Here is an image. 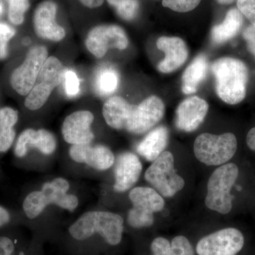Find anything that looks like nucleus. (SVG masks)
<instances>
[{
	"label": "nucleus",
	"mask_w": 255,
	"mask_h": 255,
	"mask_svg": "<svg viewBox=\"0 0 255 255\" xmlns=\"http://www.w3.org/2000/svg\"><path fill=\"white\" fill-rule=\"evenodd\" d=\"M84 6L88 8H97L103 4L105 0H79Z\"/></svg>",
	"instance_id": "nucleus-39"
},
{
	"label": "nucleus",
	"mask_w": 255,
	"mask_h": 255,
	"mask_svg": "<svg viewBox=\"0 0 255 255\" xmlns=\"http://www.w3.org/2000/svg\"><path fill=\"white\" fill-rule=\"evenodd\" d=\"M120 1L121 0H107L109 4H110L111 6H114V7H115Z\"/></svg>",
	"instance_id": "nucleus-41"
},
{
	"label": "nucleus",
	"mask_w": 255,
	"mask_h": 255,
	"mask_svg": "<svg viewBox=\"0 0 255 255\" xmlns=\"http://www.w3.org/2000/svg\"><path fill=\"white\" fill-rule=\"evenodd\" d=\"M63 80L67 96L70 98L76 97L80 92V80L78 74L72 69L64 70Z\"/></svg>",
	"instance_id": "nucleus-26"
},
{
	"label": "nucleus",
	"mask_w": 255,
	"mask_h": 255,
	"mask_svg": "<svg viewBox=\"0 0 255 255\" xmlns=\"http://www.w3.org/2000/svg\"><path fill=\"white\" fill-rule=\"evenodd\" d=\"M7 43H0V59H4L7 56Z\"/></svg>",
	"instance_id": "nucleus-40"
},
{
	"label": "nucleus",
	"mask_w": 255,
	"mask_h": 255,
	"mask_svg": "<svg viewBox=\"0 0 255 255\" xmlns=\"http://www.w3.org/2000/svg\"><path fill=\"white\" fill-rule=\"evenodd\" d=\"M57 140L55 135L46 129L27 128L21 132L14 147L17 157H23L31 148H36L42 154L50 155L56 150Z\"/></svg>",
	"instance_id": "nucleus-16"
},
{
	"label": "nucleus",
	"mask_w": 255,
	"mask_h": 255,
	"mask_svg": "<svg viewBox=\"0 0 255 255\" xmlns=\"http://www.w3.org/2000/svg\"><path fill=\"white\" fill-rule=\"evenodd\" d=\"M123 233V218L107 211L85 213L69 228V233L76 241H85L98 234L112 246L120 244Z\"/></svg>",
	"instance_id": "nucleus-2"
},
{
	"label": "nucleus",
	"mask_w": 255,
	"mask_h": 255,
	"mask_svg": "<svg viewBox=\"0 0 255 255\" xmlns=\"http://www.w3.org/2000/svg\"><path fill=\"white\" fill-rule=\"evenodd\" d=\"M8 1H9V0H8Z\"/></svg>",
	"instance_id": "nucleus-44"
},
{
	"label": "nucleus",
	"mask_w": 255,
	"mask_h": 255,
	"mask_svg": "<svg viewBox=\"0 0 255 255\" xmlns=\"http://www.w3.org/2000/svg\"><path fill=\"white\" fill-rule=\"evenodd\" d=\"M16 31L6 24L0 23V43H8L14 36Z\"/></svg>",
	"instance_id": "nucleus-36"
},
{
	"label": "nucleus",
	"mask_w": 255,
	"mask_h": 255,
	"mask_svg": "<svg viewBox=\"0 0 255 255\" xmlns=\"http://www.w3.org/2000/svg\"><path fill=\"white\" fill-rule=\"evenodd\" d=\"M18 119L17 111L10 107L0 109V130L12 128L17 123Z\"/></svg>",
	"instance_id": "nucleus-30"
},
{
	"label": "nucleus",
	"mask_w": 255,
	"mask_h": 255,
	"mask_svg": "<svg viewBox=\"0 0 255 255\" xmlns=\"http://www.w3.org/2000/svg\"><path fill=\"white\" fill-rule=\"evenodd\" d=\"M29 7L28 0H9V19L13 24L20 25L23 22L24 14Z\"/></svg>",
	"instance_id": "nucleus-25"
},
{
	"label": "nucleus",
	"mask_w": 255,
	"mask_h": 255,
	"mask_svg": "<svg viewBox=\"0 0 255 255\" xmlns=\"http://www.w3.org/2000/svg\"><path fill=\"white\" fill-rule=\"evenodd\" d=\"M63 72L61 61L56 57H48L42 67L34 86L25 99V107L31 111L41 109L53 90L61 84Z\"/></svg>",
	"instance_id": "nucleus-8"
},
{
	"label": "nucleus",
	"mask_w": 255,
	"mask_h": 255,
	"mask_svg": "<svg viewBox=\"0 0 255 255\" xmlns=\"http://www.w3.org/2000/svg\"><path fill=\"white\" fill-rule=\"evenodd\" d=\"M145 179L164 197H172L185 185L184 179L176 173L174 156L164 151L146 170Z\"/></svg>",
	"instance_id": "nucleus-7"
},
{
	"label": "nucleus",
	"mask_w": 255,
	"mask_h": 255,
	"mask_svg": "<svg viewBox=\"0 0 255 255\" xmlns=\"http://www.w3.org/2000/svg\"><path fill=\"white\" fill-rule=\"evenodd\" d=\"M217 1L221 4H230L233 3L235 0H217Z\"/></svg>",
	"instance_id": "nucleus-42"
},
{
	"label": "nucleus",
	"mask_w": 255,
	"mask_h": 255,
	"mask_svg": "<svg viewBox=\"0 0 255 255\" xmlns=\"http://www.w3.org/2000/svg\"><path fill=\"white\" fill-rule=\"evenodd\" d=\"M69 154L75 162L86 164L97 170H107L115 162L112 151L103 145L89 143L72 145Z\"/></svg>",
	"instance_id": "nucleus-14"
},
{
	"label": "nucleus",
	"mask_w": 255,
	"mask_h": 255,
	"mask_svg": "<svg viewBox=\"0 0 255 255\" xmlns=\"http://www.w3.org/2000/svg\"><path fill=\"white\" fill-rule=\"evenodd\" d=\"M169 133L167 128L157 127L151 130L146 136L137 144L136 150L147 161H154L162 152L168 142Z\"/></svg>",
	"instance_id": "nucleus-19"
},
{
	"label": "nucleus",
	"mask_w": 255,
	"mask_h": 255,
	"mask_svg": "<svg viewBox=\"0 0 255 255\" xmlns=\"http://www.w3.org/2000/svg\"><path fill=\"white\" fill-rule=\"evenodd\" d=\"M209 105L201 97H190L182 101L176 111V127L184 132L196 130L204 122Z\"/></svg>",
	"instance_id": "nucleus-15"
},
{
	"label": "nucleus",
	"mask_w": 255,
	"mask_h": 255,
	"mask_svg": "<svg viewBox=\"0 0 255 255\" xmlns=\"http://www.w3.org/2000/svg\"><path fill=\"white\" fill-rule=\"evenodd\" d=\"M245 238L234 228H227L201 238L196 245L198 255H236L243 249Z\"/></svg>",
	"instance_id": "nucleus-11"
},
{
	"label": "nucleus",
	"mask_w": 255,
	"mask_h": 255,
	"mask_svg": "<svg viewBox=\"0 0 255 255\" xmlns=\"http://www.w3.org/2000/svg\"><path fill=\"white\" fill-rule=\"evenodd\" d=\"M120 76L117 69L110 65L101 67L96 74L95 87L101 97L113 95L118 90Z\"/></svg>",
	"instance_id": "nucleus-23"
},
{
	"label": "nucleus",
	"mask_w": 255,
	"mask_h": 255,
	"mask_svg": "<svg viewBox=\"0 0 255 255\" xmlns=\"http://www.w3.org/2000/svg\"><path fill=\"white\" fill-rule=\"evenodd\" d=\"M243 14L238 9H230L222 23L211 30V40L216 45L223 44L234 38L243 26Z\"/></svg>",
	"instance_id": "nucleus-20"
},
{
	"label": "nucleus",
	"mask_w": 255,
	"mask_h": 255,
	"mask_svg": "<svg viewBox=\"0 0 255 255\" xmlns=\"http://www.w3.org/2000/svg\"><path fill=\"white\" fill-rule=\"evenodd\" d=\"M173 255H194V248L188 238L183 236L174 237L171 242Z\"/></svg>",
	"instance_id": "nucleus-29"
},
{
	"label": "nucleus",
	"mask_w": 255,
	"mask_h": 255,
	"mask_svg": "<svg viewBox=\"0 0 255 255\" xmlns=\"http://www.w3.org/2000/svg\"><path fill=\"white\" fill-rule=\"evenodd\" d=\"M10 219L11 217L7 210L0 206V228L7 225L9 223Z\"/></svg>",
	"instance_id": "nucleus-37"
},
{
	"label": "nucleus",
	"mask_w": 255,
	"mask_h": 255,
	"mask_svg": "<svg viewBox=\"0 0 255 255\" xmlns=\"http://www.w3.org/2000/svg\"><path fill=\"white\" fill-rule=\"evenodd\" d=\"M16 137V131L12 128L0 130V152H6L12 145Z\"/></svg>",
	"instance_id": "nucleus-33"
},
{
	"label": "nucleus",
	"mask_w": 255,
	"mask_h": 255,
	"mask_svg": "<svg viewBox=\"0 0 255 255\" xmlns=\"http://www.w3.org/2000/svg\"><path fill=\"white\" fill-rule=\"evenodd\" d=\"M208 70V60L204 55L194 58L182 75V92L191 95L197 91L198 87L206 78Z\"/></svg>",
	"instance_id": "nucleus-21"
},
{
	"label": "nucleus",
	"mask_w": 255,
	"mask_h": 255,
	"mask_svg": "<svg viewBox=\"0 0 255 255\" xmlns=\"http://www.w3.org/2000/svg\"><path fill=\"white\" fill-rule=\"evenodd\" d=\"M201 0H162L164 7L177 12H188L195 9Z\"/></svg>",
	"instance_id": "nucleus-28"
},
{
	"label": "nucleus",
	"mask_w": 255,
	"mask_h": 255,
	"mask_svg": "<svg viewBox=\"0 0 255 255\" xmlns=\"http://www.w3.org/2000/svg\"><path fill=\"white\" fill-rule=\"evenodd\" d=\"M237 148V138L231 132L219 135L202 133L196 137L194 144L196 158L209 166L226 164L233 158Z\"/></svg>",
	"instance_id": "nucleus-6"
},
{
	"label": "nucleus",
	"mask_w": 255,
	"mask_h": 255,
	"mask_svg": "<svg viewBox=\"0 0 255 255\" xmlns=\"http://www.w3.org/2000/svg\"><path fill=\"white\" fill-rule=\"evenodd\" d=\"M117 14L121 18L130 21L137 16L139 10L137 0H121L115 6Z\"/></svg>",
	"instance_id": "nucleus-27"
},
{
	"label": "nucleus",
	"mask_w": 255,
	"mask_h": 255,
	"mask_svg": "<svg viewBox=\"0 0 255 255\" xmlns=\"http://www.w3.org/2000/svg\"><path fill=\"white\" fill-rule=\"evenodd\" d=\"M128 38L121 26L114 24L100 25L92 28L85 39V46L95 58H102L111 48L127 49Z\"/></svg>",
	"instance_id": "nucleus-10"
},
{
	"label": "nucleus",
	"mask_w": 255,
	"mask_h": 255,
	"mask_svg": "<svg viewBox=\"0 0 255 255\" xmlns=\"http://www.w3.org/2000/svg\"><path fill=\"white\" fill-rule=\"evenodd\" d=\"M3 9H4V8H3V5L1 2H0V15H1V13L3 12Z\"/></svg>",
	"instance_id": "nucleus-43"
},
{
	"label": "nucleus",
	"mask_w": 255,
	"mask_h": 255,
	"mask_svg": "<svg viewBox=\"0 0 255 255\" xmlns=\"http://www.w3.org/2000/svg\"><path fill=\"white\" fill-rule=\"evenodd\" d=\"M164 114L163 102L155 95L137 105H131L123 97L113 96L106 101L102 108L104 119L109 127L134 134L149 131L160 122Z\"/></svg>",
	"instance_id": "nucleus-1"
},
{
	"label": "nucleus",
	"mask_w": 255,
	"mask_h": 255,
	"mask_svg": "<svg viewBox=\"0 0 255 255\" xmlns=\"http://www.w3.org/2000/svg\"><path fill=\"white\" fill-rule=\"evenodd\" d=\"M129 199L133 206L147 210L153 214L162 211L164 206L163 198L152 188H134L129 193Z\"/></svg>",
	"instance_id": "nucleus-22"
},
{
	"label": "nucleus",
	"mask_w": 255,
	"mask_h": 255,
	"mask_svg": "<svg viewBox=\"0 0 255 255\" xmlns=\"http://www.w3.org/2000/svg\"><path fill=\"white\" fill-rule=\"evenodd\" d=\"M95 116L90 111L73 112L65 118L62 126L64 140L70 145L91 143L95 139L92 125Z\"/></svg>",
	"instance_id": "nucleus-13"
},
{
	"label": "nucleus",
	"mask_w": 255,
	"mask_h": 255,
	"mask_svg": "<svg viewBox=\"0 0 255 255\" xmlns=\"http://www.w3.org/2000/svg\"><path fill=\"white\" fill-rule=\"evenodd\" d=\"M142 169L141 162L136 155L129 152L120 154L114 169V190L122 193L130 189L138 180Z\"/></svg>",
	"instance_id": "nucleus-18"
},
{
	"label": "nucleus",
	"mask_w": 255,
	"mask_h": 255,
	"mask_svg": "<svg viewBox=\"0 0 255 255\" xmlns=\"http://www.w3.org/2000/svg\"><path fill=\"white\" fill-rule=\"evenodd\" d=\"M157 47L164 53V59L157 65L160 73H172L187 60L189 52L187 45L179 37H160L157 39Z\"/></svg>",
	"instance_id": "nucleus-17"
},
{
	"label": "nucleus",
	"mask_w": 255,
	"mask_h": 255,
	"mask_svg": "<svg viewBox=\"0 0 255 255\" xmlns=\"http://www.w3.org/2000/svg\"><path fill=\"white\" fill-rule=\"evenodd\" d=\"M239 175V169L234 163L223 164L209 177L205 204L210 210L228 214L233 208L231 189Z\"/></svg>",
	"instance_id": "nucleus-5"
},
{
	"label": "nucleus",
	"mask_w": 255,
	"mask_h": 255,
	"mask_svg": "<svg viewBox=\"0 0 255 255\" xmlns=\"http://www.w3.org/2000/svg\"><path fill=\"white\" fill-rule=\"evenodd\" d=\"M243 37L247 42L250 52L255 57V26H248L243 32Z\"/></svg>",
	"instance_id": "nucleus-35"
},
{
	"label": "nucleus",
	"mask_w": 255,
	"mask_h": 255,
	"mask_svg": "<svg viewBox=\"0 0 255 255\" xmlns=\"http://www.w3.org/2000/svg\"><path fill=\"white\" fill-rule=\"evenodd\" d=\"M211 71L216 80V93L221 100L235 105L244 100L248 81L246 64L236 58L225 57L213 63Z\"/></svg>",
	"instance_id": "nucleus-3"
},
{
	"label": "nucleus",
	"mask_w": 255,
	"mask_h": 255,
	"mask_svg": "<svg viewBox=\"0 0 255 255\" xmlns=\"http://www.w3.org/2000/svg\"><path fill=\"white\" fill-rule=\"evenodd\" d=\"M247 145L251 150L255 152V127L250 130L246 137Z\"/></svg>",
	"instance_id": "nucleus-38"
},
{
	"label": "nucleus",
	"mask_w": 255,
	"mask_h": 255,
	"mask_svg": "<svg viewBox=\"0 0 255 255\" xmlns=\"http://www.w3.org/2000/svg\"><path fill=\"white\" fill-rule=\"evenodd\" d=\"M16 244L12 238L0 236V255H14Z\"/></svg>",
	"instance_id": "nucleus-34"
},
{
	"label": "nucleus",
	"mask_w": 255,
	"mask_h": 255,
	"mask_svg": "<svg viewBox=\"0 0 255 255\" xmlns=\"http://www.w3.org/2000/svg\"><path fill=\"white\" fill-rule=\"evenodd\" d=\"M69 189L68 180L59 177L45 183L41 191L28 194L23 202V209L26 217L36 219L50 204L73 212L78 207L79 201L76 196L68 194Z\"/></svg>",
	"instance_id": "nucleus-4"
},
{
	"label": "nucleus",
	"mask_w": 255,
	"mask_h": 255,
	"mask_svg": "<svg viewBox=\"0 0 255 255\" xmlns=\"http://www.w3.org/2000/svg\"><path fill=\"white\" fill-rule=\"evenodd\" d=\"M58 6L51 0L37 6L33 15V27L37 36L46 41L59 42L66 36V31L56 21Z\"/></svg>",
	"instance_id": "nucleus-12"
},
{
	"label": "nucleus",
	"mask_w": 255,
	"mask_h": 255,
	"mask_svg": "<svg viewBox=\"0 0 255 255\" xmlns=\"http://www.w3.org/2000/svg\"><path fill=\"white\" fill-rule=\"evenodd\" d=\"M238 9L255 26V0H238Z\"/></svg>",
	"instance_id": "nucleus-32"
},
{
	"label": "nucleus",
	"mask_w": 255,
	"mask_h": 255,
	"mask_svg": "<svg viewBox=\"0 0 255 255\" xmlns=\"http://www.w3.org/2000/svg\"><path fill=\"white\" fill-rule=\"evenodd\" d=\"M152 255H173L168 240L162 237L156 238L151 243Z\"/></svg>",
	"instance_id": "nucleus-31"
},
{
	"label": "nucleus",
	"mask_w": 255,
	"mask_h": 255,
	"mask_svg": "<svg viewBox=\"0 0 255 255\" xmlns=\"http://www.w3.org/2000/svg\"><path fill=\"white\" fill-rule=\"evenodd\" d=\"M153 213L133 206L128 215V223L134 228H148L154 223Z\"/></svg>",
	"instance_id": "nucleus-24"
},
{
	"label": "nucleus",
	"mask_w": 255,
	"mask_h": 255,
	"mask_svg": "<svg viewBox=\"0 0 255 255\" xmlns=\"http://www.w3.org/2000/svg\"><path fill=\"white\" fill-rule=\"evenodd\" d=\"M48 57V49L43 46H36L28 50L23 63L15 69L10 77V84L16 93L28 95Z\"/></svg>",
	"instance_id": "nucleus-9"
}]
</instances>
